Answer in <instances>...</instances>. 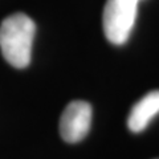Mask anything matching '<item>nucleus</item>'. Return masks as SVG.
<instances>
[{"mask_svg":"<svg viewBox=\"0 0 159 159\" xmlns=\"http://www.w3.org/2000/svg\"><path fill=\"white\" fill-rule=\"evenodd\" d=\"M34 33V21L25 13H13L2 21L0 49L9 65L19 69L29 65Z\"/></svg>","mask_w":159,"mask_h":159,"instance_id":"f257e3e1","label":"nucleus"},{"mask_svg":"<svg viewBox=\"0 0 159 159\" xmlns=\"http://www.w3.org/2000/svg\"><path fill=\"white\" fill-rule=\"evenodd\" d=\"M139 0H107L102 16L105 36L110 43L121 45L127 41L137 17Z\"/></svg>","mask_w":159,"mask_h":159,"instance_id":"f03ea898","label":"nucleus"},{"mask_svg":"<svg viewBox=\"0 0 159 159\" xmlns=\"http://www.w3.org/2000/svg\"><path fill=\"white\" fill-rule=\"evenodd\" d=\"M92 125V106L85 101L68 103L60 119V134L68 143H77L88 135Z\"/></svg>","mask_w":159,"mask_h":159,"instance_id":"7ed1b4c3","label":"nucleus"},{"mask_svg":"<svg viewBox=\"0 0 159 159\" xmlns=\"http://www.w3.org/2000/svg\"><path fill=\"white\" fill-rule=\"evenodd\" d=\"M159 114V90L143 96L133 106L127 119V126L133 133H141Z\"/></svg>","mask_w":159,"mask_h":159,"instance_id":"20e7f679","label":"nucleus"}]
</instances>
